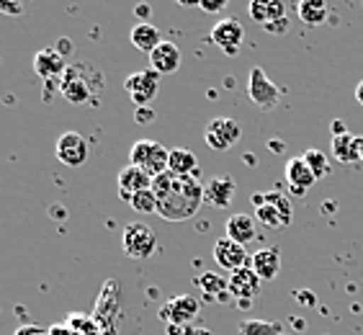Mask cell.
I'll list each match as a JSON object with an SVG mask.
<instances>
[{
	"label": "cell",
	"mask_w": 363,
	"mask_h": 335,
	"mask_svg": "<svg viewBox=\"0 0 363 335\" xmlns=\"http://www.w3.org/2000/svg\"><path fill=\"white\" fill-rule=\"evenodd\" d=\"M247 11H250L252 21L263 23V26L281 21V18H286V6L279 3V0H252Z\"/></svg>",
	"instance_id": "22"
},
{
	"label": "cell",
	"mask_w": 363,
	"mask_h": 335,
	"mask_svg": "<svg viewBox=\"0 0 363 335\" xmlns=\"http://www.w3.org/2000/svg\"><path fill=\"white\" fill-rule=\"evenodd\" d=\"M363 153V137L356 134H342V137H333V158L342 165H356L361 163Z\"/></svg>",
	"instance_id": "19"
},
{
	"label": "cell",
	"mask_w": 363,
	"mask_h": 335,
	"mask_svg": "<svg viewBox=\"0 0 363 335\" xmlns=\"http://www.w3.org/2000/svg\"><path fill=\"white\" fill-rule=\"evenodd\" d=\"M238 194V183L230 175H217L203 186V202H209L214 209H227Z\"/></svg>",
	"instance_id": "15"
},
{
	"label": "cell",
	"mask_w": 363,
	"mask_h": 335,
	"mask_svg": "<svg viewBox=\"0 0 363 335\" xmlns=\"http://www.w3.org/2000/svg\"><path fill=\"white\" fill-rule=\"evenodd\" d=\"M301 158L307 160L309 168H312V173L317 175V181H320V178H328V175H330V160H328V155H325V153H320V150H307Z\"/></svg>",
	"instance_id": "29"
},
{
	"label": "cell",
	"mask_w": 363,
	"mask_h": 335,
	"mask_svg": "<svg viewBox=\"0 0 363 335\" xmlns=\"http://www.w3.org/2000/svg\"><path fill=\"white\" fill-rule=\"evenodd\" d=\"M247 96H250V101L258 106V109L273 111L276 104H279L281 91H279V85L271 83V77L266 75V70L255 65L250 70V77H247Z\"/></svg>",
	"instance_id": "6"
},
{
	"label": "cell",
	"mask_w": 363,
	"mask_h": 335,
	"mask_svg": "<svg viewBox=\"0 0 363 335\" xmlns=\"http://www.w3.org/2000/svg\"><path fill=\"white\" fill-rule=\"evenodd\" d=\"M342 134H348V129H345V121L335 119V121H333V137H342Z\"/></svg>",
	"instance_id": "38"
},
{
	"label": "cell",
	"mask_w": 363,
	"mask_h": 335,
	"mask_svg": "<svg viewBox=\"0 0 363 335\" xmlns=\"http://www.w3.org/2000/svg\"><path fill=\"white\" fill-rule=\"evenodd\" d=\"M199 309H201V304H199V300H196V297H191V294H181V297H173L170 302H165V304H162L160 317L168 322V325L189 328L191 320L199 314Z\"/></svg>",
	"instance_id": "10"
},
{
	"label": "cell",
	"mask_w": 363,
	"mask_h": 335,
	"mask_svg": "<svg viewBox=\"0 0 363 335\" xmlns=\"http://www.w3.org/2000/svg\"><path fill=\"white\" fill-rule=\"evenodd\" d=\"M266 31H271V34H286V31H289V18H281V21H276V23H268Z\"/></svg>",
	"instance_id": "34"
},
{
	"label": "cell",
	"mask_w": 363,
	"mask_h": 335,
	"mask_svg": "<svg viewBox=\"0 0 363 335\" xmlns=\"http://www.w3.org/2000/svg\"><path fill=\"white\" fill-rule=\"evenodd\" d=\"M104 88V72L93 62H72L62 75V88L60 96L72 106L91 104L96 93Z\"/></svg>",
	"instance_id": "2"
},
{
	"label": "cell",
	"mask_w": 363,
	"mask_h": 335,
	"mask_svg": "<svg viewBox=\"0 0 363 335\" xmlns=\"http://www.w3.org/2000/svg\"><path fill=\"white\" fill-rule=\"evenodd\" d=\"M121 245H124V253L134 260H147L157 248V235L150 224L145 222H132L124 227V235H121Z\"/></svg>",
	"instance_id": "5"
},
{
	"label": "cell",
	"mask_w": 363,
	"mask_h": 335,
	"mask_svg": "<svg viewBox=\"0 0 363 335\" xmlns=\"http://www.w3.org/2000/svg\"><path fill=\"white\" fill-rule=\"evenodd\" d=\"M284 335H286V333H284Z\"/></svg>",
	"instance_id": "42"
},
{
	"label": "cell",
	"mask_w": 363,
	"mask_h": 335,
	"mask_svg": "<svg viewBox=\"0 0 363 335\" xmlns=\"http://www.w3.org/2000/svg\"><path fill=\"white\" fill-rule=\"evenodd\" d=\"M199 8L206 11V13H219L227 8V0H199Z\"/></svg>",
	"instance_id": "31"
},
{
	"label": "cell",
	"mask_w": 363,
	"mask_h": 335,
	"mask_svg": "<svg viewBox=\"0 0 363 335\" xmlns=\"http://www.w3.org/2000/svg\"><path fill=\"white\" fill-rule=\"evenodd\" d=\"M242 137V126L238 124L235 119L230 116H217V119H211L206 124V132H203V140L211 150H217V153H224V150H230L235 147Z\"/></svg>",
	"instance_id": "7"
},
{
	"label": "cell",
	"mask_w": 363,
	"mask_h": 335,
	"mask_svg": "<svg viewBox=\"0 0 363 335\" xmlns=\"http://www.w3.org/2000/svg\"><path fill=\"white\" fill-rule=\"evenodd\" d=\"M279 322H268V320H245L240 325V333L242 335H284L281 333Z\"/></svg>",
	"instance_id": "27"
},
{
	"label": "cell",
	"mask_w": 363,
	"mask_h": 335,
	"mask_svg": "<svg viewBox=\"0 0 363 335\" xmlns=\"http://www.w3.org/2000/svg\"><path fill=\"white\" fill-rule=\"evenodd\" d=\"M16 335H47L42 328H36V325H23V328L16 330Z\"/></svg>",
	"instance_id": "36"
},
{
	"label": "cell",
	"mask_w": 363,
	"mask_h": 335,
	"mask_svg": "<svg viewBox=\"0 0 363 335\" xmlns=\"http://www.w3.org/2000/svg\"><path fill=\"white\" fill-rule=\"evenodd\" d=\"M152 191L157 196V214L168 222H186L199 214L203 204V186L196 175H173L165 170L152 178Z\"/></svg>",
	"instance_id": "1"
},
{
	"label": "cell",
	"mask_w": 363,
	"mask_h": 335,
	"mask_svg": "<svg viewBox=\"0 0 363 335\" xmlns=\"http://www.w3.org/2000/svg\"><path fill=\"white\" fill-rule=\"evenodd\" d=\"M168 170L173 175H196V170H199V158H196L191 150H186V147H175V150H170Z\"/></svg>",
	"instance_id": "24"
},
{
	"label": "cell",
	"mask_w": 363,
	"mask_h": 335,
	"mask_svg": "<svg viewBox=\"0 0 363 335\" xmlns=\"http://www.w3.org/2000/svg\"><path fill=\"white\" fill-rule=\"evenodd\" d=\"M134 11H137V16H140V18H142V23H150V16H152V8H150V6H137V8H134Z\"/></svg>",
	"instance_id": "37"
},
{
	"label": "cell",
	"mask_w": 363,
	"mask_h": 335,
	"mask_svg": "<svg viewBox=\"0 0 363 335\" xmlns=\"http://www.w3.org/2000/svg\"><path fill=\"white\" fill-rule=\"evenodd\" d=\"M55 153H57V160L62 163V165L80 168V165H85L88 155H91V145H88V140H85L83 134L65 132L62 137L57 140Z\"/></svg>",
	"instance_id": "9"
},
{
	"label": "cell",
	"mask_w": 363,
	"mask_h": 335,
	"mask_svg": "<svg viewBox=\"0 0 363 335\" xmlns=\"http://www.w3.org/2000/svg\"><path fill=\"white\" fill-rule=\"evenodd\" d=\"M147 189H152V175H147L142 168L137 165H129L121 168V173H119V196L124 199L126 204L132 202V196L134 194H140V191H147Z\"/></svg>",
	"instance_id": "16"
},
{
	"label": "cell",
	"mask_w": 363,
	"mask_h": 335,
	"mask_svg": "<svg viewBox=\"0 0 363 335\" xmlns=\"http://www.w3.org/2000/svg\"><path fill=\"white\" fill-rule=\"evenodd\" d=\"M250 202L255 207V219L260 222V227H266L271 232H281L291 224V216H294L291 202L281 191L252 194Z\"/></svg>",
	"instance_id": "3"
},
{
	"label": "cell",
	"mask_w": 363,
	"mask_h": 335,
	"mask_svg": "<svg viewBox=\"0 0 363 335\" xmlns=\"http://www.w3.org/2000/svg\"><path fill=\"white\" fill-rule=\"evenodd\" d=\"M242 39H245V28L238 18H222V21H217L214 28H211V42L230 57H235L240 52Z\"/></svg>",
	"instance_id": "11"
},
{
	"label": "cell",
	"mask_w": 363,
	"mask_h": 335,
	"mask_svg": "<svg viewBox=\"0 0 363 335\" xmlns=\"http://www.w3.org/2000/svg\"><path fill=\"white\" fill-rule=\"evenodd\" d=\"M65 70H67V60L62 55H57V49H42V52H36L34 57V72L42 77L44 83L47 80H55V77H62Z\"/></svg>",
	"instance_id": "17"
},
{
	"label": "cell",
	"mask_w": 363,
	"mask_h": 335,
	"mask_svg": "<svg viewBox=\"0 0 363 335\" xmlns=\"http://www.w3.org/2000/svg\"><path fill=\"white\" fill-rule=\"evenodd\" d=\"M129 39H132V44L140 52H147V55H152L155 49L162 44V36H160V28L152 26V23H137V26L132 28V34H129Z\"/></svg>",
	"instance_id": "23"
},
{
	"label": "cell",
	"mask_w": 363,
	"mask_h": 335,
	"mask_svg": "<svg viewBox=\"0 0 363 335\" xmlns=\"http://www.w3.org/2000/svg\"><path fill=\"white\" fill-rule=\"evenodd\" d=\"M250 268L258 273L260 281H273L281 271V248H276V245L260 248L250 258Z\"/></svg>",
	"instance_id": "18"
},
{
	"label": "cell",
	"mask_w": 363,
	"mask_h": 335,
	"mask_svg": "<svg viewBox=\"0 0 363 335\" xmlns=\"http://www.w3.org/2000/svg\"><path fill=\"white\" fill-rule=\"evenodd\" d=\"M356 101H358V104L363 106V80H361V83L356 85Z\"/></svg>",
	"instance_id": "40"
},
{
	"label": "cell",
	"mask_w": 363,
	"mask_h": 335,
	"mask_svg": "<svg viewBox=\"0 0 363 335\" xmlns=\"http://www.w3.org/2000/svg\"><path fill=\"white\" fill-rule=\"evenodd\" d=\"M361 163H363V153H361Z\"/></svg>",
	"instance_id": "41"
},
{
	"label": "cell",
	"mask_w": 363,
	"mask_h": 335,
	"mask_svg": "<svg viewBox=\"0 0 363 335\" xmlns=\"http://www.w3.org/2000/svg\"><path fill=\"white\" fill-rule=\"evenodd\" d=\"M296 13H299V18L307 23V26H322V23L328 21L330 11L320 0H301L299 6H296Z\"/></svg>",
	"instance_id": "25"
},
{
	"label": "cell",
	"mask_w": 363,
	"mask_h": 335,
	"mask_svg": "<svg viewBox=\"0 0 363 335\" xmlns=\"http://www.w3.org/2000/svg\"><path fill=\"white\" fill-rule=\"evenodd\" d=\"M124 88L137 106H150L155 98H157V91H160V75H157L152 67H150V70L132 72V75L124 80Z\"/></svg>",
	"instance_id": "8"
},
{
	"label": "cell",
	"mask_w": 363,
	"mask_h": 335,
	"mask_svg": "<svg viewBox=\"0 0 363 335\" xmlns=\"http://www.w3.org/2000/svg\"><path fill=\"white\" fill-rule=\"evenodd\" d=\"M129 207H132L134 212H140V214H152V212L157 214V196H155L152 189L140 191V194L132 196Z\"/></svg>",
	"instance_id": "28"
},
{
	"label": "cell",
	"mask_w": 363,
	"mask_h": 335,
	"mask_svg": "<svg viewBox=\"0 0 363 335\" xmlns=\"http://www.w3.org/2000/svg\"><path fill=\"white\" fill-rule=\"evenodd\" d=\"M0 13H6V16H21L23 13V3H6V0H0Z\"/></svg>",
	"instance_id": "32"
},
{
	"label": "cell",
	"mask_w": 363,
	"mask_h": 335,
	"mask_svg": "<svg viewBox=\"0 0 363 335\" xmlns=\"http://www.w3.org/2000/svg\"><path fill=\"white\" fill-rule=\"evenodd\" d=\"M168 160H170V150L160 145L155 140H140L132 145V153H129V163L137 168H142L147 175H162L168 170Z\"/></svg>",
	"instance_id": "4"
},
{
	"label": "cell",
	"mask_w": 363,
	"mask_h": 335,
	"mask_svg": "<svg viewBox=\"0 0 363 335\" xmlns=\"http://www.w3.org/2000/svg\"><path fill=\"white\" fill-rule=\"evenodd\" d=\"M150 65H152V70L157 75H173L181 67V49L175 47L173 42H162L150 55Z\"/></svg>",
	"instance_id": "21"
},
{
	"label": "cell",
	"mask_w": 363,
	"mask_h": 335,
	"mask_svg": "<svg viewBox=\"0 0 363 335\" xmlns=\"http://www.w3.org/2000/svg\"><path fill=\"white\" fill-rule=\"evenodd\" d=\"M268 145H271L273 153H279V150H284V147H286V145H284V142H279V140H271V142H268Z\"/></svg>",
	"instance_id": "39"
},
{
	"label": "cell",
	"mask_w": 363,
	"mask_h": 335,
	"mask_svg": "<svg viewBox=\"0 0 363 335\" xmlns=\"http://www.w3.org/2000/svg\"><path fill=\"white\" fill-rule=\"evenodd\" d=\"M57 55H62L65 60H67V55H70L72 52V42L70 39H67V36H60V39H57Z\"/></svg>",
	"instance_id": "33"
},
{
	"label": "cell",
	"mask_w": 363,
	"mask_h": 335,
	"mask_svg": "<svg viewBox=\"0 0 363 335\" xmlns=\"http://www.w3.org/2000/svg\"><path fill=\"white\" fill-rule=\"evenodd\" d=\"M286 183L294 196H307L309 189L317 183V175L312 173V168L307 165V160L301 155L286 163Z\"/></svg>",
	"instance_id": "14"
},
{
	"label": "cell",
	"mask_w": 363,
	"mask_h": 335,
	"mask_svg": "<svg viewBox=\"0 0 363 335\" xmlns=\"http://www.w3.org/2000/svg\"><path fill=\"white\" fill-rule=\"evenodd\" d=\"M214 260H217L219 268L235 273L247 265V251H245V245L235 243V240L219 238L214 243Z\"/></svg>",
	"instance_id": "13"
},
{
	"label": "cell",
	"mask_w": 363,
	"mask_h": 335,
	"mask_svg": "<svg viewBox=\"0 0 363 335\" xmlns=\"http://www.w3.org/2000/svg\"><path fill=\"white\" fill-rule=\"evenodd\" d=\"M224 227H227V238L240 245H247L258 238V219L250 214H232Z\"/></svg>",
	"instance_id": "20"
},
{
	"label": "cell",
	"mask_w": 363,
	"mask_h": 335,
	"mask_svg": "<svg viewBox=\"0 0 363 335\" xmlns=\"http://www.w3.org/2000/svg\"><path fill=\"white\" fill-rule=\"evenodd\" d=\"M134 121L140 126H147L155 121V109L152 106H137V111H134Z\"/></svg>",
	"instance_id": "30"
},
{
	"label": "cell",
	"mask_w": 363,
	"mask_h": 335,
	"mask_svg": "<svg viewBox=\"0 0 363 335\" xmlns=\"http://www.w3.org/2000/svg\"><path fill=\"white\" fill-rule=\"evenodd\" d=\"M199 289H201L206 297H219V294H230V279H222L219 273H214V271H206V273H201L199 276Z\"/></svg>",
	"instance_id": "26"
},
{
	"label": "cell",
	"mask_w": 363,
	"mask_h": 335,
	"mask_svg": "<svg viewBox=\"0 0 363 335\" xmlns=\"http://www.w3.org/2000/svg\"><path fill=\"white\" fill-rule=\"evenodd\" d=\"M260 284H263V281H260V276L252 271L250 265H245L240 271L230 273V294L242 304V307H247L255 297H260Z\"/></svg>",
	"instance_id": "12"
},
{
	"label": "cell",
	"mask_w": 363,
	"mask_h": 335,
	"mask_svg": "<svg viewBox=\"0 0 363 335\" xmlns=\"http://www.w3.org/2000/svg\"><path fill=\"white\" fill-rule=\"evenodd\" d=\"M183 335H214L209 328H203V325H189V328H183Z\"/></svg>",
	"instance_id": "35"
}]
</instances>
